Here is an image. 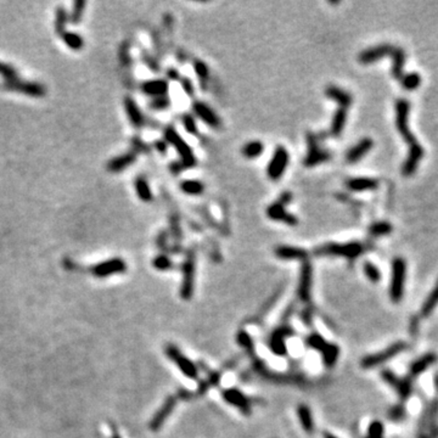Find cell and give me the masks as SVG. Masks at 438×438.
<instances>
[{
    "label": "cell",
    "mask_w": 438,
    "mask_h": 438,
    "mask_svg": "<svg viewBox=\"0 0 438 438\" xmlns=\"http://www.w3.org/2000/svg\"><path fill=\"white\" fill-rule=\"evenodd\" d=\"M382 379L385 382H387L389 386H392L397 393L401 395V398L405 401V399L410 397L411 392H413V387H411V381L409 379H398L397 375L394 372H392L391 370H384L381 372Z\"/></svg>",
    "instance_id": "obj_12"
},
{
    "label": "cell",
    "mask_w": 438,
    "mask_h": 438,
    "mask_svg": "<svg viewBox=\"0 0 438 438\" xmlns=\"http://www.w3.org/2000/svg\"><path fill=\"white\" fill-rule=\"evenodd\" d=\"M405 273H407V264L403 258H394L392 262V278L391 286H389V297L394 303H399L404 294V282Z\"/></svg>",
    "instance_id": "obj_2"
},
{
    "label": "cell",
    "mask_w": 438,
    "mask_h": 438,
    "mask_svg": "<svg viewBox=\"0 0 438 438\" xmlns=\"http://www.w3.org/2000/svg\"><path fill=\"white\" fill-rule=\"evenodd\" d=\"M285 204L281 203L280 201H277V202L272 203L270 206L267 208V214L268 217L270 219L274 220H280V222H285L288 225H296L297 224V218L296 217H294L292 214L287 213L286 210H285Z\"/></svg>",
    "instance_id": "obj_19"
},
{
    "label": "cell",
    "mask_w": 438,
    "mask_h": 438,
    "mask_svg": "<svg viewBox=\"0 0 438 438\" xmlns=\"http://www.w3.org/2000/svg\"><path fill=\"white\" fill-rule=\"evenodd\" d=\"M164 138L171 145L174 146L175 150L179 152L183 167H193V165L196 163L195 156L193 151H191V149L189 148V145L181 139V136L178 134L173 128L168 127V128L164 129Z\"/></svg>",
    "instance_id": "obj_6"
},
{
    "label": "cell",
    "mask_w": 438,
    "mask_h": 438,
    "mask_svg": "<svg viewBox=\"0 0 438 438\" xmlns=\"http://www.w3.org/2000/svg\"><path fill=\"white\" fill-rule=\"evenodd\" d=\"M405 348H407V343L403 342V341H399V342H395L392 346L387 347V348L382 350V352L366 356L365 358L362 359L360 365H362L363 369L375 368V366L384 364L387 360L393 358V357L399 354V353H402Z\"/></svg>",
    "instance_id": "obj_5"
},
{
    "label": "cell",
    "mask_w": 438,
    "mask_h": 438,
    "mask_svg": "<svg viewBox=\"0 0 438 438\" xmlns=\"http://www.w3.org/2000/svg\"><path fill=\"white\" fill-rule=\"evenodd\" d=\"M424 157V149L420 144L413 148H409V155L408 158L405 160L403 167H402V172L405 177H410L411 174L416 171L418 164L420 163V161Z\"/></svg>",
    "instance_id": "obj_18"
},
{
    "label": "cell",
    "mask_w": 438,
    "mask_h": 438,
    "mask_svg": "<svg viewBox=\"0 0 438 438\" xmlns=\"http://www.w3.org/2000/svg\"><path fill=\"white\" fill-rule=\"evenodd\" d=\"M264 151V145L261 141H249L242 148V154L247 158H257Z\"/></svg>",
    "instance_id": "obj_38"
},
{
    "label": "cell",
    "mask_w": 438,
    "mask_h": 438,
    "mask_svg": "<svg viewBox=\"0 0 438 438\" xmlns=\"http://www.w3.org/2000/svg\"><path fill=\"white\" fill-rule=\"evenodd\" d=\"M308 146H309V150H308V155L304 160V164L307 167H314L318 163L321 162H325L330 158L329 152L320 150L319 146H318V141L316 135L309 134L308 135Z\"/></svg>",
    "instance_id": "obj_16"
},
{
    "label": "cell",
    "mask_w": 438,
    "mask_h": 438,
    "mask_svg": "<svg viewBox=\"0 0 438 438\" xmlns=\"http://www.w3.org/2000/svg\"><path fill=\"white\" fill-rule=\"evenodd\" d=\"M306 343L308 347H310V348L316 350H319V352H321V350L325 348L326 346V342L325 340H324V337L317 332L310 333V335L306 339Z\"/></svg>",
    "instance_id": "obj_42"
},
{
    "label": "cell",
    "mask_w": 438,
    "mask_h": 438,
    "mask_svg": "<svg viewBox=\"0 0 438 438\" xmlns=\"http://www.w3.org/2000/svg\"><path fill=\"white\" fill-rule=\"evenodd\" d=\"M392 57H393V66H392V76H393L395 79L401 80L402 77L404 76L403 74V66L405 62V53L403 49L401 48H394L393 54H392Z\"/></svg>",
    "instance_id": "obj_29"
},
{
    "label": "cell",
    "mask_w": 438,
    "mask_h": 438,
    "mask_svg": "<svg viewBox=\"0 0 438 438\" xmlns=\"http://www.w3.org/2000/svg\"><path fill=\"white\" fill-rule=\"evenodd\" d=\"M437 362V356L434 353H426L423 357L415 360L413 364L410 365V376L411 378H416L421 375L423 372L430 366H432Z\"/></svg>",
    "instance_id": "obj_25"
},
{
    "label": "cell",
    "mask_w": 438,
    "mask_h": 438,
    "mask_svg": "<svg viewBox=\"0 0 438 438\" xmlns=\"http://www.w3.org/2000/svg\"><path fill=\"white\" fill-rule=\"evenodd\" d=\"M302 319H303L304 323L307 324V325H310V321H311V311L309 310H304L303 313H302Z\"/></svg>",
    "instance_id": "obj_57"
},
{
    "label": "cell",
    "mask_w": 438,
    "mask_h": 438,
    "mask_svg": "<svg viewBox=\"0 0 438 438\" xmlns=\"http://www.w3.org/2000/svg\"><path fill=\"white\" fill-rule=\"evenodd\" d=\"M236 340H238V343L243 349H246L247 352H253V348H255V347H253V341L251 336H249L246 331L240 330L238 332V336H236Z\"/></svg>",
    "instance_id": "obj_45"
},
{
    "label": "cell",
    "mask_w": 438,
    "mask_h": 438,
    "mask_svg": "<svg viewBox=\"0 0 438 438\" xmlns=\"http://www.w3.org/2000/svg\"><path fill=\"white\" fill-rule=\"evenodd\" d=\"M141 56H142V60H144V62L146 65H149L152 71H158V65L155 62V60L150 56V55H149L148 53H145V51H142Z\"/></svg>",
    "instance_id": "obj_54"
},
{
    "label": "cell",
    "mask_w": 438,
    "mask_h": 438,
    "mask_svg": "<svg viewBox=\"0 0 438 438\" xmlns=\"http://www.w3.org/2000/svg\"><path fill=\"white\" fill-rule=\"evenodd\" d=\"M181 86H183L184 90L187 94H193V92H194L193 84H191V82L189 79H187V78H183V79H181Z\"/></svg>",
    "instance_id": "obj_55"
},
{
    "label": "cell",
    "mask_w": 438,
    "mask_h": 438,
    "mask_svg": "<svg viewBox=\"0 0 438 438\" xmlns=\"http://www.w3.org/2000/svg\"><path fill=\"white\" fill-rule=\"evenodd\" d=\"M178 395H179L181 399H184V401H189V399L191 398L190 392L185 391V389H180V391L178 392Z\"/></svg>",
    "instance_id": "obj_59"
},
{
    "label": "cell",
    "mask_w": 438,
    "mask_h": 438,
    "mask_svg": "<svg viewBox=\"0 0 438 438\" xmlns=\"http://www.w3.org/2000/svg\"><path fill=\"white\" fill-rule=\"evenodd\" d=\"M175 405H177V397H175V395H168V397L165 398L164 403L162 404V407L160 408V410L152 416L150 424H149L151 431L156 432V431L160 430L162 425L164 424V421L167 420V418L172 414Z\"/></svg>",
    "instance_id": "obj_15"
},
{
    "label": "cell",
    "mask_w": 438,
    "mask_h": 438,
    "mask_svg": "<svg viewBox=\"0 0 438 438\" xmlns=\"http://www.w3.org/2000/svg\"><path fill=\"white\" fill-rule=\"evenodd\" d=\"M288 164V152L284 146H278L275 149L274 155H273L270 162L268 164V177L272 180L280 179L281 175L284 174Z\"/></svg>",
    "instance_id": "obj_10"
},
{
    "label": "cell",
    "mask_w": 438,
    "mask_h": 438,
    "mask_svg": "<svg viewBox=\"0 0 438 438\" xmlns=\"http://www.w3.org/2000/svg\"><path fill=\"white\" fill-rule=\"evenodd\" d=\"M180 189L187 195H200L203 191V185L199 180H184L180 183Z\"/></svg>",
    "instance_id": "obj_39"
},
{
    "label": "cell",
    "mask_w": 438,
    "mask_h": 438,
    "mask_svg": "<svg viewBox=\"0 0 438 438\" xmlns=\"http://www.w3.org/2000/svg\"><path fill=\"white\" fill-rule=\"evenodd\" d=\"M181 121H183V124L185 127V129H186V131L190 133V134H197V127H196V122H195L194 117H191L190 115H184Z\"/></svg>",
    "instance_id": "obj_50"
},
{
    "label": "cell",
    "mask_w": 438,
    "mask_h": 438,
    "mask_svg": "<svg viewBox=\"0 0 438 438\" xmlns=\"http://www.w3.org/2000/svg\"><path fill=\"white\" fill-rule=\"evenodd\" d=\"M275 256L280 259H307V251L294 246H278L275 248Z\"/></svg>",
    "instance_id": "obj_26"
},
{
    "label": "cell",
    "mask_w": 438,
    "mask_h": 438,
    "mask_svg": "<svg viewBox=\"0 0 438 438\" xmlns=\"http://www.w3.org/2000/svg\"><path fill=\"white\" fill-rule=\"evenodd\" d=\"M167 76H168V78H171V79H173V80L179 79V78H180L179 77V73H178L175 70H168Z\"/></svg>",
    "instance_id": "obj_60"
},
{
    "label": "cell",
    "mask_w": 438,
    "mask_h": 438,
    "mask_svg": "<svg viewBox=\"0 0 438 438\" xmlns=\"http://www.w3.org/2000/svg\"><path fill=\"white\" fill-rule=\"evenodd\" d=\"M134 187L138 197L144 202H150L152 200V191L149 186L148 180L144 177H138L134 180Z\"/></svg>",
    "instance_id": "obj_32"
},
{
    "label": "cell",
    "mask_w": 438,
    "mask_h": 438,
    "mask_svg": "<svg viewBox=\"0 0 438 438\" xmlns=\"http://www.w3.org/2000/svg\"><path fill=\"white\" fill-rule=\"evenodd\" d=\"M324 438H337V437L333 436V434L329 433V432H325V433H324Z\"/></svg>",
    "instance_id": "obj_62"
},
{
    "label": "cell",
    "mask_w": 438,
    "mask_h": 438,
    "mask_svg": "<svg viewBox=\"0 0 438 438\" xmlns=\"http://www.w3.org/2000/svg\"><path fill=\"white\" fill-rule=\"evenodd\" d=\"M0 76L4 78V80H11L18 78L16 68L5 62H0Z\"/></svg>",
    "instance_id": "obj_47"
},
{
    "label": "cell",
    "mask_w": 438,
    "mask_h": 438,
    "mask_svg": "<svg viewBox=\"0 0 438 438\" xmlns=\"http://www.w3.org/2000/svg\"><path fill=\"white\" fill-rule=\"evenodd\" d=\"M118 57H119V61H121L123 66L128 67L129 65L132 64L131 44H129V41L126 40L121 44V47H119V50H118Z\"/></svg>",
    "instance_id": "obj_43"
},
{
    "label": "cell",
    "mask_w": 438,
    "mask_h": 438,
    "mask_svg": "<svg viewBox=\"0 0 438 438\" xmlns=\"http://www.w3.org/2000/svg\"><path fill=\"white\" fill-rule=\"evenodd\" d=\"M434 386H436L437 391H438V374L434 376Z\"/></svg>",
    "instance_id": "obj_63"
},
{
    "label": "cell",
    "mask_w": 438,
    "mask_h": 438,
    "mask_svg": "<svg viewBox=\"0 0 438 438\" xmlns=\"http://www.w3.org/2000/svg\"><path fill=\"white\" fill-rule=\"evenodd\" d=\"M298 419H300V423L303 426L304 431L308 433H311L314 431V421H313V415L308 405L301 404L298 405L297 409Z\"/></svg>",
    "instance_id": "obj_30"
},
{
    "label": "cell",
    "mask_w": 438,
    "mask_h": 438,
    "mask_svg": "<svg viewBox=\"0 0 438 438\" xmlns=\"http://www.w3.org/2000/svg\"><path fill=\"white\" fill-rule=\"evenodd\" d=\"M195 71H196L197 76H199L201 79H207V77H208V68H207V66L203 62H201V61H196V62H195Z\"/></svg>",
    "instance_id": "obj_52"
},
{
    "label": "cell",
    "mask_w": 438,
    "mask_h": 438,
    "mask_svg": "<svg viewBox=\"0 0 438 438\" xmlns=\"http://www.w3.org/2000/svg\"><path fill=\"white\" fill-rule=\"evenodd\" d=\"M364 273H365L366 278H368L369 280L372 281V282H379L380 279H381V272L379 270L376 265H374L372 263H370V262H365Z\"/></svg>",
    "instance_id": "obj_46"
},
{
    "label": "cell",
    "mask_w": 438,
    "mask_h": 438,
    "mask_svg": "<svg viewBox=\"0 0 438 438\" xmlns=\"http://www.w3.org/2000/svg\"><path fill=\"white\" fill-rule=\"evenodd\" d=\"M132 146H133V148H134L135 151H133V152H135V154H136V152H146V151H149L148 145H145L144 142H142L139 138H133L132 139Z\"/></svg>",
    "instance_id": "obj_53"
},
{
    "label": "cell",
    "mask_w": 438,
    "mask_h": 438,
    "mask_svg": "<svg viewBox=\"0 0 438 438\" xmlns=\"http://www.w3.org/2000/svg\"><path fill=\"white\" fill-rule=\"evenodd\" d=\"M364 251V246L360 242H348V243H327L320 246L316 249L317 256H337V257H345L348 259H354L359 257Z\"/></svg>",
    "instance_id": "obj_1"
},
{
    "label": "cell",
    "mask_w": 438,
    "mask_h": 438,
    "mask_svg": "<svg viewBox=\"0 0 438 438\" xmlns=\"http://www.w3.org/2000/svg\"><path fill=\"white\" fill-rule=\"evenodd\" d=\"M155 148L157 149V150L160 151V152H162V154H163V152H165V150H167V145H165V142L162 141V140L156 141L155 142Z\"/></svg>",
    "instance_id": "obj_58"
},
{
    "label": "cell",
    "mask_w": 438,
    "mask_h": 438,
    "mask_svg": "<svg viewBox=\"0 0 438 438\" xmlns=\"http://www.w3.org/2000/svg\"><path fill=\"white\" fill-rule=\"evenodd\" d=\"M394 48L395 47H393V45L381 44V45H378V47L366 49V50H364L359 55V61L364 65H369L380 60V58L386 56V55H391L392 56V54H393L394 51Z\"/></svg>",
    "instance_id": "obj_17"
},
{
    "label": "cell",
    "mask_w": 438,
    "mask_h": 438,
    "mask_svg": "<svg viewBox=\"0 0 438 438\" xmlns=\"http://www.w3.org/2000/svg\"><path fill=\"white\" fill-rule=\"evenodd\" d=\"M124 109H126L127 115H128L129 121H131L133 126H134V128H136V129L142 128V127H144V124H145L144 116H142V113H141L140 110H139V107H138V105H136V102L132 99L131 96H126Z\"/></svg>",
    "instance_id": "obj_22"
},
{
    "label": "cell",
    "mask_w": 438,
    "mask_h": 438,
    "mask_svg": "<svg viewBox=\"0 0 438 438\" xmlns=\"http://www.w3.org/2000/svg\"><path fill=\"white\" fill-rule=\"evenodd\" d=\"M372 145H374V141H372L370 138L362 139L358 144L353 146V148L347 152L346 155L347 162H349V163H356V162L362 160V158L364 157V155H366L370 150H371Z\"/></svg>",
    "instance_id": "obj_21"
},
{
    "label": "cell",
    "mask_w": 438,
    "mask_h": 438,
    "mask_svg": "<svg viewBox=\"0 0 438 438\" xmlns=\"http://www.w3.org/2000/svg\"><path fill=\"white\" fill-rule=\"evenodd\" d=\"M346 119H347L346 109L340 107V109L336 111L335 116H333L332 123H331V133H332V135L337 136L342 133L343 127L346 124Z\"/></svg>",
    "instance_id": "obj_36"
},
{
    "label": "cell",
    "mask_w": 438,
    "mask_h": 438,
    "mask_svg": "<svg viewBox=\"0 0 438 438\" xmlns=\"http://www.w3.org/2000/svg\"><path fill=\"white\" fill-rule=\"evenodd\" d=\"M437 304H438V281L436 286L433 287V290L431 291V294L428 295L426 300H425L423 307H421L420 309V316L423 318L430 317L434 308L437 307Z\"/></svg>",
    "instance_id": "obj_31"
},
{
    "label": "cell",
    "mask_w": 438,
    "mask_h": 438,
    "mask_svg": "<svg viewBox=\"0 0 438 438\" xmlns=\"http://www.w3.org/2000/svg\"><path fill=\"white\" fill-rule=\"evenodd\" d=\"M410 331L411 333H416L419 331V319L418 318H413L410 321Z\"/></svg>",
    "instance_id": "obj_56"
},
{
    "label": "cell",
    "mask_w": 438,
    "mask_h": 438,
    "mask_svg": "<svg viewBox=\"0 0 438 438\" xmlns=\"http://www.w3.org/2000/svg\"><path fill=\"white\" fill-rule=\"evenodd\" d=\"M295 333L294 329H291L287 325H281L277 330L273 331L269 339V348L274 354L279 357H284L287 354V347L285 343V339L288 336H292Z\"/></svg>",
    "instance_id": "obj_11"
},
{
    "label": "cell",
    "mask_w": 438,
    "mask_h": 438,
    "mask_svg": "<svg viewBox=\"0 0 438 438\" xmlns=\"http://www.w3.org/2000/svg\"><path fill=\"white\" fill-rule=\"evenodd\" d=\"M2 89L8 90V92L21 93L32 97H43L47 94V88L41 83L28 82V80H22L19 78L4 80L2 84Z\"/></svg>",
    "instance_id": "obj_4"
},
{
    "label": "cell",
    "mask_w": 438,
    "mask_h": 438,
    "mask_svg": "<svg viewBox=\"0 0 438 438\" xmlns=\"http://www.w3.org/2000/svg\"><path fill=\"white\" fill-rule=\"evenodd\" d=\"M325 94L326 96L330 97L331 100L339 102L340 107H343V109H347V107L352 105V96H350L347 92H345V90L340 89V88L333 87V86L327 87L325 90Z\"/></svg>",
    "instance_id": "obj_27"
},
{
    "label": "cell",
    "mask_w": 438,
    "mask_h": 438,
    "mask_svg": "<svg viewBox=\"0 0 438 438\" xmlns=\"http://www.w3.org/2000/svg\"><path fill=\"white\" fill-rule=\"evenodd\" d=\"M392 225L387 222H376L369 226V233L372 236H385L391 234Z\"/></svg>",
    "instance_id": "obj_41"
},
{
    "label": "cell",
    "mask_w": 438,
    "mask_h": 438,
    "mask_svg": "<svg viewBox=\"0 0 438 438\" xmlns=\"http://www.w3.org/2000/svg\"><path fill=\"white\" fill-rule=\"evenodd\" d=\"M222 395L226 403L236 407L241 413L246 415L251 414V402H249V399L246 397L242 392H240L238 388L225 389Z\"/></svg>",
    "instance_id": "obj_14"
},
{
    "label": "cell",
    "mask_w": 438,
    "mask_h": 438,
    "mask_svg": "<svg viewBox=\"0 0 438 438\" xmlns=\"http://www.w3.org/2000/svg\"><path fill=\"white\" fill-rule=\"evenodd\" d=\"M168 106H170V100H168L167 96L155 97L150 102V107L152 110H164Z\"/></svg>",
    "instance_id": "obj_49"
},
{
    "label": "cell",
    "mask_w": 438,
    "mask_h": 438,
    "mask_svg": "<svg viewBox=\"0 0 438 438\" xmlns=\"http://www.w3.org/2000/svg\"><path fill=\"white\" fill-rule=\"evenodd\" d=\"M194 111L197 116L202 119L203 122H206L207 124H210L213 128H218L220 126L219 117L216 115V112L212 111L206 103L203 102H195L194 103Z\"/></svg>",
    "instance_id": "obj_24"
},
{
    "label": "cell",
    "mask_w": 438,
    "mask_h": 438,
    "mask_svg": "<svg viewBox=\"0 0 438 438\" xmlns=\"http://www.w3.org/2000/svg\"><path fill=\"white\" fill-rule=\"evenodd\" d=\"M183 281H181L180 296L183 300H190L194 294L195 282V255L194 252L187 253L186 258L183 263Z\"/></svg>",
    "instance_id": "obj_8"
},
{
    "label": "cell",
    "mask_w": 438,
    "mask_h": 438,
    "mask_svg": "<svg viewBox=\"0 0 438 438\" xmlns=\"http://www.w3.org/2000/svg\"><path fill=\"white\" fill-rule=\"evenodd\" d=\"M409 111H410V105H409L407 100L401 99L395 102V126H397L398 132L403 136L404 140L408 142L409 148H413V146L419 145V141L416 140V138H415L413 133L410 132V129H409Z\"/></svg>",
    "instance_id": "obj_3"
},
{
    "label": "cell",
    "mask_w": 438,
    "mask_h": 438,
    "mask_svg": "<svg viewBox=\"0 0 438 438\" xmlns=\"http://www.w3.org/2000/svg\"><path fill=\"white\" fill-rule=\"evenodd\" d=\"M347 186L353 191H365L376 189L379 186V183L378 180L372 179V178H353V179L347 181Z\"/></svg>",
    "instance_id": "obj_28"
},
{
    "label": "cell",
    "mask_w": 438,
    "mask_h": 438,
    "mask_svg": "<svg viewBox=\"0 0 438 438\" xmlns=\"http://www.w3.org/2000/svg\"><path fill=\"white\" fill-rule=\"evenodd\" d=\"M86 6L87 2H84V0H77V2H74L73 8L71 10L70 16H68V22L72 25H79L80 21H82Z\"/></svg>",
    "instance_id": "obj_37"
},
{
    "label": "cell",
    "mask_w": 438,
    "mask_h": 438,
    "mask_svg": "<svg viewBox=\"0 0 438 438\" xmlns=\"http://www.w3.org/2000/svg\"><path fill=\"white\" fill-rule=\"evenodd\" d=\"M111 430H112V436H111V438H121V436H119V433H118V431L116 430L115 425L111 424Z\"/></svg>",
    "instance_id": "obj_61"
},
{
    "label": "cell",
    "mask_w": 438,
    "mask_h": 438,
    "mask_svg": "<svg viewBox=\"0 0 438 438\" xmlns=\"http://www.w3.org/2000/svg\"><path fill=\"white\" fill-rule=\"evenodd\" d=\"M136 161V154L135 152H127L121 156H116L112 160L109 161L106 168L107 171L111 172V173H118V172L124 171L126 168H128L129 165H132Z\"/></svg>",
    "instance_id": "obj_20"
},
{
    "label": "cell",
    "mask_w": 438,
    "mask_h": 438,
    "mask_svg": "<svg viewBox=\"0 0 438 438\" xmlns=\"http://www.w3.org/2000/svg\"><path fill=\"white\" fill-rule=\"evenodd\" d=\"M402 86L404 87V89L407 90H415L416 88L420 87L421 84V76L419 73H409L402 77L401 79Z\"/></svg>",
    "instance_id": "obj_40"
},
{
    "label": "cell",
    "mask_w": 438,
    "mask_h": 438,
    "mask_svg": "<svg viewBox=\"0 0 438 438\" xmlns=\"http://www.w3.org/2000/svg\"><path fill=\"white\" fill-rule=\"evenodd\" d=\"M64 43L67 45L68 48L72 49L74 51L82 50L84 47V40L82 35L76 33V32H65L64 34H61Z\"/></svg>",
    "instance_id": "obj_35"
},
{
    "label": "cell",
    "mask_w": 438,
    "mask_h": 438,
    "mask_svg": "<svg viewBox=\"0 0 438 438\" xmlns=\"http://www.w3.org/2000/svg\"><path fill=\"white\" fill-rule=\"evenodd\" d=\"M165 354L168 356L172 362L175 363L178 365V368L180 369V371L183 372L185 376L191 380H196L199 376V370H197L196 365L189 358L181 354V352L178 349V347L174 345H167L164 348Z\"/></svg>",
    "instance_id": "obj_7"
},
{
    "label": "cell",
    "mask_w": 438,
    "mask_h": 438,
    "mask_svg": "<svg viewBox=\"0 0 438 438\" xmlns=\"http://www.w3.org/2000/svg\"><path fill=\"white\" fill-rule=\"evenodd\" d=\"M382 434H384V425L380 421H372L369 425L368 437L366 438H382Z\"/></svg>",
    "instance_id": "obj_48"
},
{
    "label": "cell",
    "mask_w": 438,
    "mask_h": 438,
    "mask_svg": "<svg viewBox=\"0 0 438 438\" xmlns=\"http://www.w3.org/2000/svg\"><path fill=\"white\" fill-rule=\"evenodd\" d=\"M68 24V14L67 10L64 6H57L55 11V22L54 27L56 34H64L66 32V26Z\"/></svg>",
    "instance_id": "obj_34"
},
{
    "label": "cell",
    "mask_w": 438,
    "mask_h": 438,
    "mask_svg": "<svg viewBox=\"0 0 438 438\" xmlns=\"http://www.w3.org/2000/svg\"><path fill=\"white\" fill-rule=\"evenodd\" d=\"M311 280H313V268H311L310 263L303 261V264L301 267V275H300V284H298V297L302 302H309L310 300V288H311Z\"/></svg>",
    "instance_id": "obj_13"
},
{
    "label": "cell",
    "mask_w": 438,
    "mask_h": 438,
    "mask_svg": "<svg viewBox=\"0 0 438 438\" xmlns=\"http://www.w3.org/2000/svg\"><path fill=\"white\" fill-rule=\"evenodd\" d=\"M321 354H323V359H324V364H325L327 368H332L333 365L336 364L337 359H339L340 356V348L339 346L333 345V343H326L325 348L321 350Z\"/></svg>",
    "instance_id": "obj_33"
},
{
    "label": "cell",
    "mask_w": 438,
    "mask_h": 438,
    "mask_svg": "<svg viewBox=\"0 0 438 438\" xmlns=\"http://www.w3.org/2000/svg\"><path fill=\"white\" fill-rule=\"evenodd\" d=\"M152 265H154V268L157 269V270L164 272V270H168V269L173 268V262H172L165 255H160L154 258V261H152Z\"/></svg>",
    "instance_id": "obj_44"
},
{
    "label": "cell",
    "mask_w": 438,
    "mask_h": 438,
    "mask_svg": "<svg viewBox=\"0 0 438 438\" xmlns=\"http://www.w3.org/2000/svg\"><path fill=\"white\" fill-rule=\"evenodd\" d=\"M127 270V264L122 258H111L109 261L93 265L89 268L90 274L95 278H107L115 274H123Z\"/></svg>",
    "instance_id": "obj_9"
},
{
    "label": "cell",
    "mask_w": 438,
    "mask_h": 438,
    "mask_svg": "<svg viewBox=\"0 0 438 438\" xmlns=\"http://www.w3.org/2000/svg\"><path fill=\"white\" fill-rule=\"evenodd\" d=\"M388 415L392 420H397V421L402 420L405 415V409L403 405H395V407H393L391 410H389Z\"/></svg>",
    "instance_id": "obj_51"
},
{
    "label": "cell",
    "mask_w": 438,
    "mask_h": 438,
    "mask_svg": "<svg viewBox=\"0 0 438 438\" xmlns=\"http://www.w3.org/2000/svg\"><path fill=\"white\" fill-rule=\"evenodd\" d=\"M140 88L142 93L155 99V97L165 96V94L168 92V83L164 79H154L144 82Z\"/></svg>",
    "instance_id": "obj_23"
}]
</instances>
